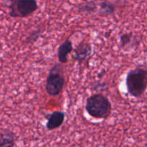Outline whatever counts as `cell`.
<instances>
[{
	"mask_svg": "<svg viewBox=\"0 0 147 147\" xmlns=\"http://www.w3.org/2000/svg\"><path fill=\"white\" fill-rule=\"evenodd\" d=\"M132 40L131 33H124L120 36V45L121 47H125L129 45Z\"/></svg>",
	"mask_w": 147,
	"mask_h": 147,
	"instance_id": "cell-10",
	"label": "cell"
},
{
	"mask_svg": "<svg viewBox=\"0 0 147 147\" xmlns=\"http://www.w3.org/2000/svg\"><path fill=\"white\" fill-rule=\"evenodd\" d=\"M80 1H89V0H80Z\"/></svg>",
	"mask_w": 147,
	"mask_h": 147,
	"instance_id": "cell-13",
	"label": "cell"
},
{
	"mask_svg": "<svg viewBox=\"0 0 147 147\" xmlns=\"http://www.w3.org/2000/svg\"><path fill=\"white\" fill-rule=\"evenodd\" d=\"M40 34V31H36V32H33L30 35V37L27 38V42L30 43H32L34 42H35L37 39L39 38Z\"/></svg>",
	"mask_w": 147,
	"mask_h": 147,
	"instance_id": "cell-12",
	"label": "cell"
},
{
	"mask_svg": "<svg viewBox=\"0 0 147 147\" xmlns=\"http://www.w3.org/2000/svg\"><path fill=\"white\" fill-rule=\"evenodd\" d=\"M85 109L91 117L106 120L111 114L112 105L106 96L102 93H95L87 98Z\"/></svg>",
	"mask_w": 147,
	"mask_h": 147,
	"instance_id": "cell-1",
	"label": "cell"
},
{
	"mask_svg": "<svg viewBox=\"0 0 147 147\" xmlns=\"http://www.w3.org/2000/svg\"><path fill=\"white\" fill-rule=\"evenodd\" d=\"M116 7L113 2L105 0L99 4V14L100 16H109L114 14Z\"/></svg>",
	"mask_w": 147,
	"mask_h": 147,
	"instance_id": "cell-9",
	"label": "cell"
},
{
	"mask_svg": "<svg viewBox=\"0 0 147 147\" xmlns=\"http://www.w3.org/2000/svg\"><path fill=\"white\" fill-rule=\"evenodd\" d=\"M126 86L131 97L141 98L147 89V68L137 66L126 75Z\"/></svg>",
	"mask_w": 147,
	"mask_h": 147,
	"instance_id": "cell-2",
	"label": "cell"
},
{
	"mask_svg": "<svg viewBox=\"0 0 147 147\" xmlns=\"http://www.w3.org/2000/svg\"><path fill=\"white\" fill-rule=\"evenodd\" d=\"M65 80L63 68L60 64L53 66L46 80L45 89L47 94L52 97L59 96L64 88Z\"/></svg>",
	"mask_w": 147,
	"mask_h": 147,
	"instance_id": "cell-3",
	"label": "cell"
},
{
	"mask_svg": "<svg viewBox=\"0 0 147 147\" xmlns=\"http://www.w3.org/2000/svg\"><path fill=\"white\" fill-rule=\"evenodd\" d=\"M65 119L64 112L55 111L47 116L46 128L49 131H53L60 128L63 124Z\"/></svg>",
	"mask_w": 147,
	"mask_h": 147,
	"instance_id": "cell-6",
	"label": "cell"
},
{
	"mask_svg": "<svg viewBox=\"0 0 147 147\" xmlns=\"http://www.w3.org/2000/svg\"><path fill=\"white\" fill-rule=\"evenodd\" d=\"M73 60L74 61L82 63L91 55L92 45L90 43L82 41L78 45L76 48H73Z\"/></svg>",
	"mask_w": 147,
	"mask_h": 147,
	"instance_id": "cell-5",
	"label": "cell"
},
{
	"mask_svg": "<svg viewBox=\"0 0 147 147\" xmlns=\"http://www.w3.org/2000/svg\"><path fill=\"white\" fill-rule=\"evenodd\" d=\"M17 142V136L10 131H5L0 134V146H14Z\"/></svg>",
	"mask_w": 147,
	"mask_h": 147,
	"instance_id": "cell-8",
	"label": "cell"
},
{
	"mask_svg": "<svg viewBox=\"0 0 147 147\" xmlns=\"http://www.w3.org/2000/svg\"><path fill=\"white\" fill-rule=\"evenodd\" d=\"M9 15L13 18H25L38 9L37 0H10Z\"/></svg>",
	"mask_w": 147,
	"mask_h": 147,
	"instance_id": "cell-4",
	"label": "cell"
},
{
	"mask_svg": "<svg viewBox=\"0 0 147 147\" xmlns=\"http://www.w3.org/2000/svg\"><path fill=\"white\" fill-rule=\"evenodd\" d=\"M96 6L94 2H88L82 5L80 9H83L84 11H88V12H93L96 10Z\"/></svg>",
	"mask_w": 147,
	"mask_h": 147,
	"instance_id": "cell-11",
	"label": "cell"
},
{
	"mask_svg": "<svg viewBox=\"0 0 147 147\" xmlns=\"http://www.w3.org/2000/svg\"><path fill=\"white\" fill-rule=\"evenodd\" d=\"M73 46L71 40L69 39L65 40L62 44H60L57 49V58L59 62L62 64L67 63L68 61L67 57L73 52Z\"/></svg>",
	"mask_w": 147,
	"mask_h": 147,
	"instance_id": "cell-7",
	"label": "cell"
}]
</instances>
